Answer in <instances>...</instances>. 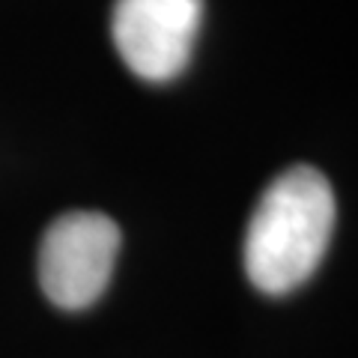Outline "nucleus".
<instances>
[{
    "label": "nucleus",
    "mask_w": 358,
    "mask_h": 358,
    "mask_svg": "<svg viewBox=\"0 0 358 358\" xmlns=\"http://www.w3.org/2000/svg\"><path fill=\"white\" fill-rule=\"evenodd\" d=\"M334 230V192L317 167L296 164L266 188L245 236V272L268 296L305 284Z\"/></svg>",
    "instance_id": "nucleus-1"
},
{
    "label": "nucleus",
    "mask_w": 358,
    "mask_h": 358,
    "mask_svg": "<svg viewBox=\"0 0 358 358\" xmlns=\"http://www.w3.org/2000/svg\"><path fill=\"white\" fill-rule=\"evenodd\" d=\"M120 251V227L102 212H66L39 245V284L57 308L81 310L105 293Z\"/></svg>",
    "instance_id": "nucleus-2"
},
{
    "label": "nucleus",
    "mask_w": 358,
    "mask_h": 358,
    "mask_svg": "<svg viewBox=\"0 0 358 358\" xmlns=\"http://www.w3.org/2000/svg\"><path fill=\"white\" fill-rule=\"evenodd\" d=\"M203 0H117L110 33L122 63L143 81H171L188 66Z\"/></svg>",
    "instance_id": "nucleus-3"
}]
</instances>
